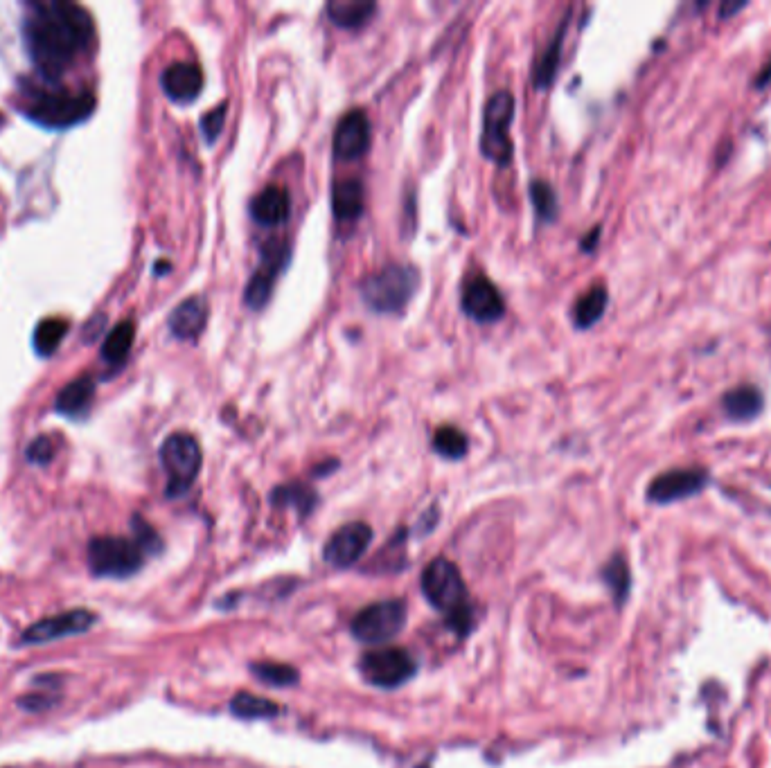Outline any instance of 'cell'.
<instances>
[{
	"mask_svg": "<svg viewBox=\"0 0 771 768\" xmlns=\"http://www.w3.org/2000/svg\"><path fill=\"white\" fill-rule=\"evenodd\" d=\"M514 118V95L510 91L494 93L485 104L483 113V133H481V151L494 165L508 167L512 160V140L510 124Z\"/></svg>",
	"mask_w": 771,
	"mask_h": 768,
	"instance_id": "8992f818",
	"label": "cell"
},
{
	"mask_svg": "<svg viewBox=\"0 0 771 768\" xmlns=\"http://www.w3.org/2000/svg\"><path fill=\"white\" fill-rule=\"evenodd\" d=\"M55 455V446H52L50 437L41 435L28 446V460L34 464H48Z\"/></svg>",
	"mask_w": 771,
	"mask_h": 768,
	"instance_id": "e575fe53",
	"label": "cell"
},
{
	"mask_svg": "<svg viewBox=\"0 0 771 768\" xmlns=\"http://www.w3.org/2000/svg\"><path fill=\"white\" fill-rule=\"evenodd\" d=\"M289 262V246L285 241L273 239L262 248V260L253 278L248 280V287L244 293V302L253 311H260L267 307V302L273 296V284H276L278 275L282 273Z\"/></svg>",
	"mask_w": 771,
	"mask_h": 768,
	"instance_id": "30bf717a",
	"label": "cell"
},
{
	"mask_svg": "<svg viewBox=\"0 0 771 768\" xmlns=\"http://www.w3.org/2000/svg\"><path fill=\"white\" fill-rule=\"evenodd\" d=\"M744 7H747V3H724L722 10H720V19H729L731 14L744 10Z\"/></svg>",
	"mask_w": 771,
	"mask_h": 768,
	"instance_id": "8d00e7d4",
	"label": "cell"
},
{
	"mask_svg": "<svg viewBox=\"0 0 771 768\" xmlns=\"http://www.w3.org/2000/svg\"><path fill=\"white\" fill-rule=\"evenodd\" d=\"M95 37L91 14L68 0L34 3L23 23V39L34 68L57 79Z\"/></svg>",
	"mask_w": 771,
	"mask_h": 768,
	"instance_id": "6da1fadb",
	"label": "cell"
},
{
	"mask_svg": "<svg viewBox=\"0 0 771 768\" xmlns=\"http://www.w3.org/2000/svg\"><path fill=\"white\" fill-rule=\"evenodd\" d=\"M251 217L255 223L260 226H280L285 223L291 214V196L287 192V187L282 185H269L264 187L260 194L253 196L251 201Z\"/></svg>",
	"mask_w": 771,
	"mask_h": 768,
	"instance_id": "ac0fdd59",
	"label": "cell"
},
{
	"mask_svg": "<svg viewBox=\"0 0 771 768\" xmlns=\"http://www.w3.org/2000/svg\"><path fill=\"white\" fill-rule=\"evenodd\" d=\"M251 672L257 681L267 683L271 687H289L298 683V672L285 663H253Z\"/></svg>",
	"mask_w": 771,
	"mask_h": 768,
	"instance_id": "4dcf8cb0",
	"label": "cell"
},
{
	"mask_svg": "<svg viewBox=\"0 0 771 768\" xmlns=\"http://www.w3.org/2000/svg\"><path fill=\"white\" fill-rule=\"evenodd\" d=\"M332 210L339 221L359 219L366 210V187L357 178H341L332 187Z\"/></svg>",
	"mask_w": 771,
	"mask_h": 768,
	"instance_id": "d6986e66",
	"label": "cell"
},
{
	"mask_svg": "<svg viewBox=\"0 0 771 768\" xmlns=\"http://www.w3.org/2000/svg\"><path fill=\"white\" fill-rule=\"evenodd\" d=\"M609 302V293L602 284L591 287L582 298H578L573 307V323L578 329H591L598 320L605 316Z\"/></svg>",
	"mask_w": 771,
	"mask_h": 768,
	"instance_id": "603a6c76",
	"label": "cell"
},
{
	"mask_svg": "<svg viewBox=\"0 0 771 768\" xmlns=\"http://www.w3.org/2000/svg\"><path fill=\"white\" fill-rule=\"evenodd\" d=\"M370 541L372 528L368 523H348L327 539L323 548V559L334 568H350L366 555Z\"/></svg>",
	"mask_w": 771,
	"mask_h": 768,
	"instance_id": "7c38bea8",
	"label": "cell"
},
{
	"mask_svg": "<svg viewBox=\"0 0 771 768\" xmlns=\"http://www.w3.org/2000/svg\"><path fill=\"white\" fill-rule=\"evenodd\" d=\"M564 30L566 23H562V28L557 30L555 39L551 41V46L544 50L542 59L537 61L535 68V86L537 88H548L553 84V79L557 75V66H560V52H562V43H564Z\"/></svg>",
	"mask_w": 771,
	"mask_h": 768,
	"instance_id": "83f0119b",
	"label": "cell"
},
{
	"mask_svg": "<svg viewBox=\"0 0 771 768\" xmlns=\"http://www.w3.org/2000/svg\"><path fill=\"white\" fill-rule=\"evenodd\" d=\"M230 712L239 719H271L280 714V705L273 703L264 696H255L248 692H239L233 701H230Z\"/></svg>",
	"mask_w": 771,
	"mask_h": 768,
	"instance_id": "484cf974",
	"label": "cell"
},
{
	"mask_svg": "<svg viewBox=\"0 0 771 768\" xmlns=\"http://www.w3.org/2000/svg\"><path fill=\"white\" fill-rule=\"evenodd\" d=\"M226 113H228V106L226 104H219L212 109L210 113H206L201 118V133L203 138H206V142H215L219 138V133L224 131V122H226Z\"/></svg>",
	"mask_w": 771,
	"mask_h": 768,
	"instance_id": "d6a6232c",
	"label": "cell"
},
{
	"mask_svg": "<svg viewBox=\"0 0 771 768\" xmlns=\"http://www.w3.org/2000/svg\"><path fill=\"white\" fill-rule=\"evenodd\" d=\"M271 500L280 507H287V505L296 507L303 516L316 507V494L305 485H285V487L273 489Z\"/></svg>",
	"mask_w": 771,
	"mask_h": 768,
	"instance_id": "f546056e",
	"label": "cell"
},
{
	"mask_svg": "<svg viewBox=\"0 0 771 768\" xmlns=\"http://www.w3.org/2000/svg\"><path fill=\"white\" fill-rule=\"evenodd\" d=\"M598 239H600V228H596L593 232H589L587 241H582V248H584V250H593V248H596V244H598Z\"/></svg>",
	"mask_w": 771,
	"mask_h": 768,
	"instance_id": "f35d334b",
	"label": "cell"
},
{
	"mask_svg": "<svg viewBox=\"0 0 771 768\" xmlns=\"http://www.w3.org/2000/svg\"><path fill=\"white\" fill-rule=\"evenodd\" d=\"M359 669L370 685L393 690L415 676L418 660L402 647H379L361 656Z\"/></svg>",
	"mask_w": 771,
	"mask_h": 768,
	"instance_id": "9c48e42d",
	"label": "cell"
},
{
	"mask_svg": "<svg viewBox=\"0 0 771 768\" xmlns=\"http://www.w3.org/2000/svg\"><path fill=\"white\" fill-rule=\"evenodd\" d=\"M769 82H771V61H769L765 68L760 70V75H758V79L753 84H756V88H765Z\"/></svg>",
	"mask_w": 771,
	"mask_h": 768,
	"instance_id": "74e56055",
	"label": "cell"
},
{
	"mask_svg": "<svg viewBox=\"0 0 771 768\" xmlns=\"http://www.w3.org/2000/svg\"><path fill=\"white\" fill-rule=\"evenodd\" d=\"M161 462L167 473V496H183L201 471L203 453L197 437L190 433H172L161 446Z\"/></svg>",
	"mask_w": 771,
	"mask_h": 768,
	"instance_id": "5b68a950",
	"label": "cell"
},
{
	"mask_svg": "<svg viewBox=\"0 0 771 768\" xmlns=\"http://www.w3.org/2000/svg\"><path fill=\"white\" fill-rule=\"evenodd\" d=\"M95 624V615L86 609L66 611L52 618H43L34 622L30 629H25L21 645H46L52 640H61L68 636H79V633L88 631Z\"/></svg>",
	"mask_w": 771,
	"mask_h": 768,
	"instance_id": "4fadbf2b",
	"label": "cell"
},
{
	"mask_svg": "<svg viewBox=\"0 0 771 768\" xmlns=\"http://www.w3.org/2000/svg\"><path fill=\"white\" fill-rule=\"evenodd\" d=\"M422 593L433 609L445 613L447 624L460 636L472 629L467 586L454 561L445 557L433 559L422 573Z\"/></svg>",
	"mask_w": 771,
	"mask_h": 768,
	"instance_id": "7a4b0ae2",
	"label": "cell"
},
{
	"mask_svg": "<svg viewBox=\"0 0 771 768\" xmlns=\"http://www.w3.org/2000/svg\"><path fill=\"white\" fill-rule=\"evenodd\" d=\"M145 550L136 539L97 537L88 546V566L97 577H131L143 568Z\"/></svg>",
	"mask_w": 771,
	"mask_h": 768,
	"instance_id": "52a82bcc",
	"label": "cell"
},
{
	"mask_svg": "<svg viewBox=\"0 0 771 768\" xmlns=\"http://www.w3.org/2000/svg\"><path fill=\"white\" fill-rule=\"evenodd\" d=\"M203 77L201 66L192 64V61H176V64L167 66L161 75V86L165 95L176 104H190L197 100L203 91Z\"/></svg>",
	"mask_w": 771,
	"mask_h": 768,
	"instance_id": "2e32d148",
	"label": "cell"
},
{
	"mask_svg": "<svg viewBox=\"0 0 771 768\" xmlns=\"http://www.w3.org/2000/svg\"><path fill=\"white\" fill-rule=\"evenodd\" d=\"M420 287V275L413 266L388 264L361 282L359 296L375 314H400Z\"/></svg>",
	"mask_w": 771,
	"mask_h": 768,
	"instance_id": "3957f363",
	"label": "cell"
},
{
	"mask_svg": "<svg viewBox=\"0 0 771 768\" xmlns=\"http://www.w3.org/2000/svg\"><path fill=\"white\" fill-rule=\"evenodd\" d=\"M406 624V602H375L359 611L352 620V636L366 645H386L397 638Z\"/></svg>",
	"mask_w": 771,
	"mask_h": 768,
	"instance_id": "ba28073f",
	"label": "cell"
},
{
	"mask_svg": "<svg viewBox=\"0 0 771 768\" xmlns=\"http://www.w3.org/2000/svg\"><path fill=\"white\" fill-rule=\"evenodd\" d=\"M95 109V95L88 91H39L23 106L25 118L46 129H66L84 122Z\"/></svg>",
	"mask_w": 771,
	"mask_h": 768,
	"instance_id": "277c9868",
	"label": "cell"
},
{
	"mask_svg": "<svg viewBox=\"0 0 771 768\" xmlns=\"http://www.w3.org/2000/svg\"><path fill=\"white\" fill-rule=\"evenodd\" d=\"M530 201H533L537 217L542 221H553L557 217V208H560L557 205V194L542 178L530 183Z\"/></svg>",
	"mask_w": 771,
	"mask_h": 768,
	"instance_id": "1f68e13d",
	"label": "cell"
},
{
	"mask_svg": "<svg viewBox=\"0 0 771 768\" xmlns=\"http://www.w3.org/2000/svg\"><path fill=\"white\" fill-rule=\"evenodd\" d=\"M208 316V302L201 296H192L174 307L170 318H167V325H170L172 336L181 338V341H194L206 329Z\"/></svg>",
	"mask_w": 771,
	"mask_h": 768,
	"instance_id": "e0dca14e",
	"label": "cell"
},
{
	"mask_svg": "<svg viewBox=\"0 0 771 768\" xmlns=\"http://www.w3.org/2000/svg\"><path fill=\"white\" fill-rule=\"evenodd\" d=\"M602 579H605L607 588L614 595V602L623 606L632 591V573H629V564L623 555L611 557L605 568H602Z\"/></svg>",
	"mask_w": 771,
	"mask_h": 768,
	"instance_id": "d4e9b609",
	"label": "cell"
},
{
	"mask_svg": "<svg viewBox=\"0 0 771 768\" xmlns=\"http://www.w3.org/2000/svg\"><path fill=\"white\" fill-rule=\"evenodd\" d=\"M68 334V320L64 318H46L41 320L37 332H34V350L39 356H52L57 350L64 336Z\"/></svg>",
	"mask_w": 771,
	"mask_h": 768,
	"instance_id": "4316f807",
	"label": "cell"
},
{
	"mask_svg": "<svg viewBox=\"0 0 771 768\" xmlns=\"http://www.w3.org/2000/svg\"><path fill=\"white\" fill-rule=\"evenodd\" d=\"M95 395V383L91 377H79L59 392L55 408L66 417L84 415Z\"/></svg>",
	"mask_w": 771,
	"mask_h": 768,
	"instance_id": "7402d4cb",
	"label": "cell"
},
{
	"mask_svg": "<svg viewBox=\"0 0 771 768\" xmlns=\"http://www.w3.org/2000/svg\"><path fill=\"white\" fill-rule=\"evenodd\" d=\"M134 341H136L134 320H122V323L115 325L111 332L106 334L102 343V359L113 365L122 363L131 352V347H134Z\"/></svg>",
	"mask_w": 771,
	"mask_h": 768,
	"instance_id": "cb8c5ba5",
	"label": "cell"
},
{
	"mask_svg": "<svg viewBox=\"0 0 771 768\" xmlns=\"http://www.w3.org/2000/svg\"><path fill=\"white\" fill-rule=\"evenodd\" d=\"M372 129L368 115L361 109H352L343 115L334 131V158L357 160L370 147Z\"/></svg>",
	"mask_w": 771,
	"mask_h": 768,
	"instance_id": "9a60e30c",
	"label": "cell"
},
{
	"mask_svg": "<svg viewBox=\"0 0 771 768\" xmlns=\"http://www.w3.org/2000/svg\"><path fill=\"white\" fill-rule=\"evenodd\" d=\"M467 449H469L467 435L454 426H440L436 435H433V451L442 455V458L460 460L465 458Z\"/></svg>",
	"mask_w": 771,
	"mask_h": 768,
	"instance_id": "f1b7e54d",
	"label": "cell"
},
{
	"mask_svg": "<svg viewBox=\"0 0 771 768\" xmlns=\"http://www.w3.org/2000/svg\"><path fill=\"white\" fill-rule=\"evenodd\" d=\"M134 528H136V541L140 543V548H143L145 552H158L163 548L161 539H158V534L149 528V525L145 521H140L138 516L134 519Z\"/></svg>",
	"mask_w": 771,
	"mask_h": 768,
	"instance_id": "836d02e7",
	"label": "cell"
},
{
	"mask_svg": "<svg viewBox=\"0 0 771 768\" xmlns=\"http://www.w3.org/2000/svg\"><path fill=\"white\" fill-rule=\"evenodd\" d=\"M722 406L724 413L735 419V422H749V419H756L762 413L765 397H762L760 388L751 386V383H742V386L724 392Z\"/></svg>",
	"mask_w": 771,
	"mask_h": 768,
	"instance_id": "ffe728a7",
	"label": "cell"
},
{
	"mask_svg": "<svg viewBox=\"0 0 771 768\" xmlns=\"http://www.w3.org/2000/svg\"><path fill=\"white\" fill-rule=\"evenodd\" d=\"M19 703H21V708L30 710V712H39L43 708H52V705H55V701H52L50 696H46V694H30L28 699H21Z\"/></svg>",
	"mask_w": 771,
	"mask_h": 768,
	"instance_id": "d590c367",
	"label": "cell"
},
{
	"mask_svg": "<svg viewBox=\"0 0 771 768\" xmlns=\"http://www.w3.org/2000/svg\"><path fill=\"white\" fill-rule=\"evenodd\" d=\"M708 480H711V476L702 467L663 471L650 482L648 500L657 505H670L677 503V500L693 498L708 487Z\"/></svg>",
	"mask_w": 771,
	"mask_h": 768,
	"instance_id": "8fae6325",
	"label": "cell"
},
{
	"mask_svg": "<svg viewBox=\"0 0 771 768\" xmlns=\"http://www.w3.org/2000/svg\"><path fill=\"white\" fill-rule=\"evenodd\" d=\"M460 305H463V311L469 318L483 325L496 323V320H501L505 314L501 291L496 289L494 282L487 280L485 275H474L472 280L465 282Z\"/></svg>",
	"mask_w": 771,
	"mask_h": 768,
	"instance_id": "5bb4252c",
	"label": "cell"
},
{
	"mask_svg": "<svg viewBox=\"0 0 771 768\" xmlns=\"http://www.w3.org/2000/svg\"><path fill=\"white\" fill-rule=\"evenodd\" d=\"M327 19L343 30H359L377 12V5L370 0H332L325 7Z\"/></svg>",
	"mask_w": 771,
	"mask_h": 768,
	"instance_id": "44dd1931",
	"label": "cell"
}]
</instances>
